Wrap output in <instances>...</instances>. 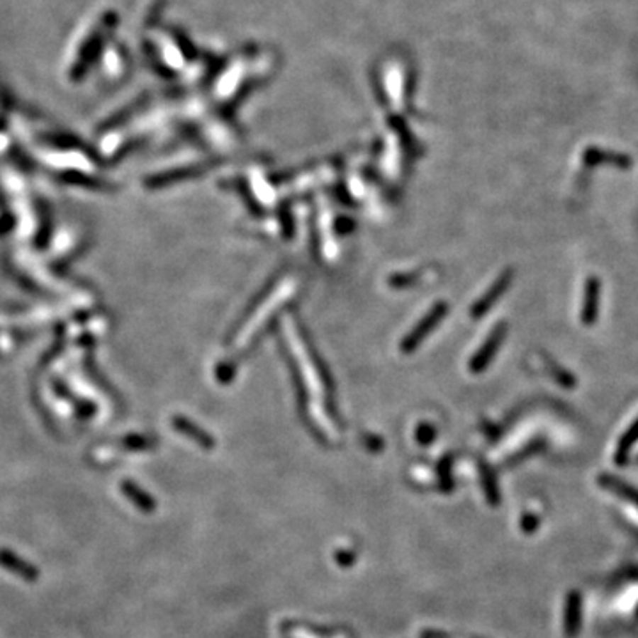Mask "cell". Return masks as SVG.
<instances>
[{"label":"cell","mask_w":638,"mask_h":638,"mask_svg":"<svg viewBox=\"0 0 638 638\" xmlns=\"http://www.w3.org/2000/svg\"><path fill=\"white\" fill-rule=\"evenodd\" d=\"M0 566L6 571H9V573L23 578L25 581H34L39 578V569L34 564L21 559L18 553L11 552V549L7 548H0Z\"/></svg>","instance_id":"cell-1"},{"label":"cell","mask_w":638,"mask_h":638,"mask_svg":"<svg viewBox=\"0 0 638 638\" xmlns=\"http://www.w3.org/2000/svg\"><path fill=\"white\" fill-rule=\"evenodd\" d=\"M505 330H507L505 325L502 323V325H498L491 333H489L488 340L482 344V347L477 351V354L474 357V360H471V364H470L471 371L474 372L484 371L486 365L491 362V358L495 357L496 349H498L500 344H502L503 335H505Z\"/></svg>","instance_id":"cell-2"},{"label":"cell","mask_w":638,"mask_h":638,"mask_svg":"<svg viewBox=\"0 0 638 638\" xmlns=\"http://www.w3.org/2000/svg\"><path fill=\"white\" fill-rule=\"evenodd\" d=\"M510 280H513V272L503 273V275L500 276V279L496 280V282L493 284L491 287H489L488 293H486L484 296H482L481 300H478V303L474 305V308H471V314H474L475 318H478V315L486 314V312L489 310V307H491V305L495 303L496 300H498L500 294H502L503 291H505L507 287H509Z\"/></svg>","instance_id":"cell-3"},{"label":"cell","mask_w":638,"mask_h":638,"mask_svg":"<svg viewBox=\"0 0 638 638\" xmlns=\"http://www.w3.org/2000/svg\"><path fill=\"white\" fill-rule=\"evenodd\" d=\"M445 310H447V307L443 303L436 305L435 310H432L431 314H429L427 318H425L424 321H422L420 325H418V328L415 330V332L411 333L410 337H408L406 344H404V347H406V349H413V347L417 346L418 342H420L422 337H424L425 333L431 332V328L436 325V321H438V319H442L443 315H445Z\"/></svg>","instance_id":"cell-4"},{"label":"cell","mask_w":638,"mask_h":638,"mask_svg":"<svg viewBox=\"0 0 638 638\" xmlns=\"http://www.w3.org/2000/svg\"><path fill=\"white\" fill-rule=\"evenodd\" d=\"M598 303H599V282L598 279H591L587 282V289H585V303H583V321L587 325H591L595 318H598Z\"/></svg>","instance_id":"cell-5"},{"label":"cell","mask_w":638,"mask_h":638,"mask_svg":"<svg viewBox=\"0 0 638 638\" xmlns=\"http://www.w3.org/2000/svg\"><path fill=\"white\" fill-rule=\"evenodd\" d=\"M585 162L591 163V165H595V163H601V162H612V163H619V165H627L629 160L624 158V156H619V155H612V152L599 151V149H588V151L585 152Z\"/></svg>","instance_id":"cell-6"},{"label":"cell","mask_w":638,"mask_h":638,"mask_svg":"<svg viewBox=\"0 0 638 638\" xmlns=\"http://www.w3.org/2000/svg\"><path fill=\"white\" fill-rule=\"evenodd\" d=\"M123 489H124V493H126V495L130 496V498L133 500V502L137 503L138 507H140V509L147 510V513H149V510H151L152 507H155V502H152V500H149L147 496L144 495V493L138 491V489L135 488L133 484H130V482H124Z\"/></svg>","instance_id":"cell-7"},{"label":"cell","mask_w":638,"mask_h":638,"mask_svg":"<svg viewBox=\"0 0 638 638\" xmlns=\"http://www.w3.org/2000/svg\"><path fill=\"white\" fill-rule=\"evenodd\" d=\"M634 440H638V420L634 422L633 427H631L629 431H627V435L624 436L622 443H620V452H622V450H627V447H629Z\"/></svg>","instance_id":"cell-8"},{"label":"cell","mask_w":638,"mask_h":638,"mask_svg":"<svg viewBox=\"0 0 638 638\" xmlns=\"http://www.w3.org/2000/svg\"><path fill=\"white\" fill-rule=\"evenodd\" d=\"M13 223H14L13 216H6V218L0 220V234H6L7 230H11Z\"/></svg>","instance_id":"cell-9"}]
</instances>
